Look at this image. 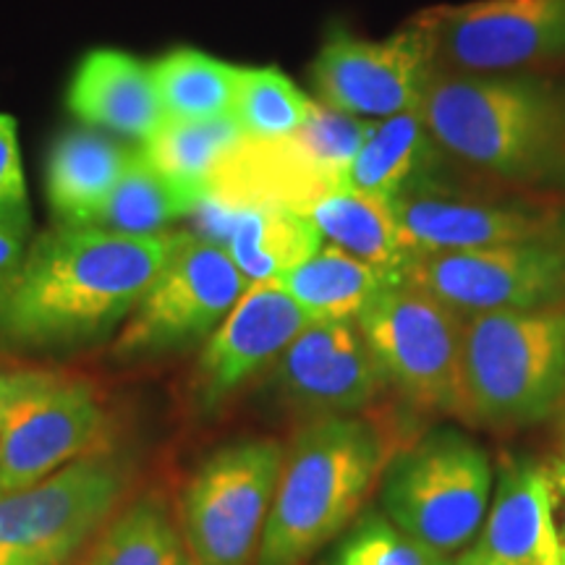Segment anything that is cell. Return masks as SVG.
<instances>
[{
  "mask_svg": "<svg viewBox=\"0 0 565 565\" xmlns=\"http://www.w3.org/2000/svg\"><path fill=\"white\" fill-rule=\"evenodd\" d=\"M179 233L134 236L97 225L42 233L0 286V333L34 349L105 335L131 315Z\"/></svg>",
  "mask_w": 565,
  "mask_h": 565,
  "instance_id": "1",
  "label": "cell"
},
{
  "mask_svg": "<svg viewBox=\"0 0 565 565\" xmlns=\"http://www.w3.org/2000/svg\"><path fill=\"white\" fill-rule=\"evenodd\" d=\"M419 113L450 160L526 189H565V84L540 71L448 74Z\"/></svg>",
  "mask_w": 565,
  "mask_h": 565,
  "instance_id": "2",
  "label": "cell"
},
{
  "mask_svg": "<svg viewBox=\"0 0 565 565\" xmlns=\"http://www.w3.org/2000/svg\"><path fill=\"white\" fill-rule=\"evenodd\" d=\"M377 427L356 416H320L288 448L257 565H303L351 524L383 477Z\"/></svg>",
  "mask_w": 565,
  "mask_h": 565,
  "instance_id": "3",
  "label": "cell"
},
{
  "mask_svg": "<svg viewBox=\"0 0 565 565\" xmlns=\"http://www.w3.org/2000/svg\"><path fill=\"white\" fill-rule=\"evenodd\" d=\"M565 398V303L463 320V419L529 427Z\"/></svg>",
  "mask_w": 565,
  "mask_h": 565,
  "instance_id": "4",
  "label": "cell"
},
{
  "mask_svg": "<svg viewBox=\"0 0 565 565\" xmlns=\"http://www.w3.org/2000/svg\"><path fill=\"white\" fill-rule=\"evenodd\" d=\"M370 121L315 100L301 129L282 137H242L207 181L215 207H288L303 212L345 189V175Z\"/></svg>",
  "mask_w": 565,
  "mask_h": 565,
  "instance_id": "5",
  "label": "cell"
},
{
  "mask_svg": "<svg viewBox=\"0 0 565 565\" xmlns=\"http://www.w3.org/2000/svg\"><path fill=\"white\" fill-rule=\"evenodd\" d=\"M492 484L482 445L443 427L393 458L383 475V508L401 532L445 557L475 542Z\"/></svg>",
  "mask_w": 565,
  "mask_h": 565,
  "instance_id": "6",
  "label": "cell"
},
{
  "mask_svg": "<svg viewBox=\"0 0 565 565\" xmlns=\"http://www.w3.org/2000/svg\"><path fill=\"white\" fill-rule=\"evenodd\" d=\"M463 315L408 280L380 288L359 312L366 349L408 404L463 416Z\"/></svg>",
  "mask_w": 565,
  "mask_h": 565,
  "instance_id": "7",
  "label": "cell"
},
{
  "mask_svg": "<svg viewBox=\"0 0 565 565\" xmlns=\"http://www.w3.org/2000/svg\"><path fill=\"white\" fill-rule=\"evenodd\" d=\"M129 479L124 456L97 448L26 490L0 494V565H66L118 511Z\"/></svg>",
  "mask_w": 565,
  "mask_h": 565,
  "instance_id": "8",
  "label": "cell"
},
{
  "mask_svg": "<svg viewBox=\"0 0 565 565\" xmlns=\"http://www.w3.org/2000/svg\"><path fill=\"white\" fill-rule=\"evenodd\" d=\"M286 450L244 437L204 458L181 492L179 526L196 565H249L270 515Z\"/></svg>",
  "mask_w": 565,
  "mask_h": 565,
  "instance_id": "9",
  "label": "cell"
},
{
  "mask_svg": "<svg viewBox=\"0 0 565 565\" xmlns=\"http://www.w3.org/2000/svg\"><path fill=\"white\" fill-rule=\"evenodd\" d=\"M246 288L249 280L221 244L181 231L113 351L121 359H141L186 349L215 333Z\"/></svg>",
  "mask_w": 565,
  "mask_h": 565,
  "instance_id": "10",
  "label": "cell"
},
{
  "mask_svg": "<svg viewBox=\"0 0 565 565\" xmlns=\"http://www.w3.org/2000/svg\"><path fill=\"white\" fill-rule=\"evenodd\" d=\"M437 74L433 38L416 17L383 40L335 26L312 61L317 100L364 121L416 110Z\"/></svg>",
  "mask_w": 565,
  "mask_h": 565,
  "instance_id": "11",
  "label": "cell"
},
{
  "mask_svg": "<svg viewBox=\"0 0 565 565\" xmlns=\"http://www.w3.org/2000/svg\"><path fill=\"white\" fill-rule=\"evenodd\" d=\"M416 19L448 74H508L565 58V0H471Z\"/></svg>",
  "mask_w": 565,
  "mask_h": 565,
  "instance_id": "12",
  "label": "cell"
},
{
  "mask_svg": "<svg viewBox=\"0 0 565 565\" xmlns=\"http://www.w3.org/2000/svg\"><path fill=\"white\" fill-rule=\"evenodd\" d=\"M404 280L458 315L513 312L565 303V238L416 257Z\"/></svg>",
  "mask_w": 565,
  "mask_h": 565,
  "instance_id": "13",
  "label": "cell"
},
{
  "mask_svg": "<svg viewBox=\"0 0 565 565\" xmlns=\"http://www.w3.org/2000/svg\"><path fill=\"white\" fill-rule=\"evenodd\" d=\"M105 412L95 385L34 370L0 427V494L42 482L103 448Z\"/></svg>",
  "mask_w": 565,
  "mask_h": 565,
  "instance_id": "14",
  "label": "cell"
},
{
  "mask_svg": "<svg viewBox=\"0 0 565 565\" xmlns=\"http://www.w3.org/2000/svg\"><path fill=\"white\" fill-rule=\"evenodd\" d=\"M406 265L445 252L565 238V204L494 202L427 186L393 200Z\"/></svg>",
  "mask_w": 565,
  "mask_h": 565,
  "instance_id": "15",
  "label": "cell"
},
{
  "mask_svg": "<svg viewBox=\"0 0 565 565\" xmlns=\"http://www.w3.org/2000/svg\"><path fill=\"white\" fill-rule=\"evenodd\" d=\"M275 385L303 412L343 416L374 404L385 377L351 322H312L278 356Z\"/></svg>",
  "mask_w": 565,
  "mask_h": 565,
  "instance_id": "16",
  "label": "cell"
},
{
  "mask_svg": "<svg viewBox=\"0 0 565 565\" xmlns=\"http://www.w3.org/2000/svg\"><path fill=\"white\" fill-rule=\"evenodd\" d=\"M307 324V312L275 280L252 282L225 315L196 362V395L212 408L280 356Z\"/></svg>",
  "mask_w": 565,
  "mask_h": 565,
  "instance_id": "17",
  "label": "cell"
},
{
  "mask_svg": "<svg viewBox=\"0 0 565 565\" xmlns=\"http://www.w3.org/2000/svg\"><path fill=\"white\" fill-rule=\"evenodd\" d=\"M456 565H561L545 463L505 456L484 524Z\"/></svg>",
  "mask_w": 565,
  "mask_h": 565,
  "instance_id": "18",
  "label": "cell"
},
{
  "mask_svg": "<svg viewBox=\"0 0 565 565\" xmlns=\"http://www.w3.org/2000/svg\"><path fill=\"white\" fill-rule=\"evenodd\" d=\"M68 110L89 129L150 139L162 124L152 71L131 53L116 47L89 51L71 76Z\"/></svg>",
  "mask_w": 565,
  "mask_h": 565,
  "instance_id": "19",
  "label": "cell"
},
{
  "mask_svg": "<svg viewBox=\"0 0 565 565\" xmlns=\"http://www.w3.org/2000/svg\"><path fill=\"white\" fill-rule=\"evenodd\" d=\"M134 152L137 147H126L124 141L89 126L61 134L45 173V194L53 215L63 225H95L124 179Z\"/></svg>",
  "mask_w": 565,
  "mask_h": 565,
  "instance_id": "20",
  "label": "cell"
},
{
  "mask_svg": "<svg viewBox=\"0 0 565 565\" xmlns=\"http://www.w3.org/2000/svg\"><path fill=\"white\" fill-rule=\"evenodd\" d=\"M450 160L437 145L419 108L370 121L366 137L353 158L345 189L395 200L435 186L443 162Z\"/></svg>",
  "mask_w": 565,
  "mask_h": 565,
  "instance_id": "21",
  "label": "cell"
},
{
  "mask_svg": "<svg viewBox=\"0 0 565 565\" xmlns=\"http://www.w3.org/2000/svg\"><path fill=\"white\" fill-rule=\"evenodd\" d=\"M225 225L228 257L246 280H278L322 249L324 236L303 212L288 207H215Z\"/></svg>",
  "mask_w": 565,
  "mask_h": 565,
  "instance_id": "22",
  "label": "cell"
},
{
  "mask_svg": "<svg viewBox=\"0 0 565 565\" xmlns=\"http://www.w3.org/2000/svg\"><path fill=\"white\" fill-rule=\"evenodd\" d=\"M398 280H404V275L385 273L333 244H322L315 257L275 282L312 322H351L380 288Z\"/></svg>",
  "mask_w": 565,
  "mask_h": 565,
  "instance_id": "23",
  "label": "cell"
},
{
  "mask_svg": "<svg viewBox=\"0 0 565 565\" xmlns=\"http://www.w3.org/2000/svg\"><path fill=\"white\" fill-rule=\"evenodd\" d=\"M307 217L338 249L385 273L404 275L406 254L401 246L393 200L353 192V189H338L315 202L307 210Z\"/></svg>",
  "mask_w": 565,
  "mask_h": 565,
  "instance_id": "24",
  "label": "cell"
},
{
  "mask_svg": "<svg viewBox=\"0 0 565 565\" xmlns=\"http://www.w3.org/2000/svg\"><path fill=\"white\" fill-rule=\"evenodd\" d=\"M204 204H207V192L202 186L162 173L141 152V147H137L124 179L118 181L108 207L95 225L134 233V236H150V233H166L168 225L194 215Z\"/></svg>",
  "mask_w": 565,
  "mask_h": 565,
  "instance_id": "25",
  "label": "cell"
},
{
  "mask_svg": "<svg viewBox=\"0 0 565 565\" xmlns=\"http://www.w3.org/2000/svg\"><path fill=\"white\" fill-rule=\"evenodd\" d=\"M79 565H196L160 494H139L116 511Z\"/></svg>",
  "mask_w": 565,
  "mask_h": 565,
  "instance_id": "26",
  "label": "cell"
},
{
  "mask_svg": "<svg viewBox=\"0 0 565 565\" xmlns=\"http://www.w3.org/2000/svg\"><path fill=\"white\" fill-rule=\"evenodd\" d=\"M162 121H210L233 113L242 66L196 51L175 47L150 66Z\"/></svg>",
  "mask_w": 565,
  "mask_h": 565,
  "instance_id": "27",
  "label": "cell"
},
{
  "mask_svg": "<svg viewBox=\"0 0 565 565\" xmlns=\"http://www.w3.org/2000/svg\"><path fill=\"white\" fill-rule=\"evenodd\" d=\"M242 137L244 131L233 116L210 121H162L150 139L141 141V152L162 173L207 192L212 171Z\"/></svg>",
  "mask_w": 565,
  "mask_h": 565,
  "instance_id": "28",
  "label": "cell"
},
{
  "mask_svg": "<svg viewBox=\"0 0 565 565\" xmlns=\"http://www.w3.org/2000/svg\"><path fill=\"white\" fill-rule=\"evenodd\" d=\"M312 105V97L296 87L280 68L242 66L231 116L244 137H282L307 124Z\"/></svg>",
  "mask_w": 565,
  "mask_h": 565,
  "instance_id": "29",
  "label": "cell"
},
{
  "mask_svg": "<svg viewBox=\"0 0 565 565\" xmlns=\"http://www.w3.org/2000/svg\"><path fill=\"white\" fill-rule=\"evenodd\" d=\"M330 565H445V557L401 532L387 515L366 513L343 536Z\"/></svg>",
  "mask_w": 565,
  "mask_h": 565,
  "instance_id": "30",
  "label": "cell"
},
{
  "mask_svg": "<svg viewBox=\"0 0 565 565\" xmlns=\"http://www.w3.org/2000/svg\"><path fill=\"white\" fill-rule=\"evenodd\" d=\"M0 212H30L17 121L6 113H0Z\"/></svg>",
  "mask_w": 565,
  "mask_h": 565,
  "instance_id": "31",
  "label": "cell"
},
{
  "mask_svg": "<svg viewBox=\"0 0 565 565\" xmlns=\"http://www.w3.org/2000/svg\"><path fill=\"white\" fill-rule=\"evenodd\" d=\"M30 212H0V278H9L24 259Z\"/></svg>",
  "mask_w": 565,
  "mask_h": 565,
  "instance_id": "32",
  "label": "cell"
},
{
  "mask_svg": "<svg viewBox=\"0 0 565 565\" xmlns=\"http://www.w3.org/2000/svg\"><path fill=\"white\" fill-rule=\"evenodd\" d=\"M547 490H550V513H553V529L557 542V563L565 565V461L553 458L545 461Z\"/></svg>",
  "mask_w": 565,
  "mask_h": 565,
  "instance_id": "33",
  "label": "cell"
},
{
  "mask_svg": "<svg viewBox=\"0 0 565 565\" xmlns=\"http://www.w3.org/2000/svg\"><path fill=\"white\" fill-rule=\"evenodd\" d=\"M32 374L34 370H26V366H11L0 359V427H3L6 414H9V408L13 401H17V395L24 391L26 383L32 380Z\"/></svg>",
  "mask_w": 565,
  "mask_h": 565,
  "instance_id": "34",
  "label": "cell"
},
{
  "mask_svg": "<svg viewBox=\"0 0 565 565\" xmlns=\"http://www.w3.org/2000/svg\"><path fill=\"white\" fill-rule=\"evenodd\" d=\"M557 448H561V458L565 461V408L561 416V427H557Z\"/></svg>",
  "mask_w": 565,
  "mask_h": 565,
  "instance_id": "35",
  "label": "cell"
}]
</instances>
